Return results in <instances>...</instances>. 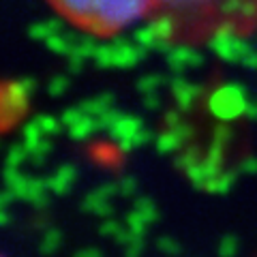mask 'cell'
<instances>
[{
	"mask_svg": "<svg viewBox=\"0 0 257 257\" xmlns=\"http://www.w3.org/2000/svg\"><path fill=\"white\" fill-rule=\"evenodd\" d=\"M47 5L94 39L116 37L155 11V0H47Z\"/></svg>",
	"mask_w": 257,
	"mask_h": 257,
	"instance_id": "obj_2",
	"label": "cell"
},
{
	"mask_svg": "<svg viewBox=\"0 0 257 257\" xmlns=\"http://www.w3.org/2000/svg\"><path fill=\"white\" fill-rule=\"evenodd\" d=\"M234 251H236V240H234V238H225L223 242H221V253H223L225 257H229Z\"/></svg>",
	"mask_w": 257,
	"mask_h": 257,
	"instance_id": "obj_4",
	"label": "cell"
},
{
	"mask_svg": "<svg viewBox=\"0 0 257 257\" xmlns=\"http://www.w3.org/2000/svg\"><path fill=\"white\" fill-rule=\"evenodd\" d=\"M11 109H15V124L28 111V90L22 82H7L3 86V120L11 116Z\"/></svg>",
	"mask_w": 257,
	"mask_h": 257,
	"instance_id": "obj_3",
	"label": "cell"
},
{
	"mask_svg": "<svg viewBox=\"0 0 257 257\" xmlns=\"http://www.w3.org/2000/svg\"><path fill=\"white\" fill-rule=\"evenodd\" d=\"M255 30L257 0H155L135 39L146 47H197L219 37L246 39Z\"/></svg>",
	"mask_w": 257,
	"mask_h": 257,
	"instance_id": "obj_1",
	"label": "cell"
}]
</instances>
